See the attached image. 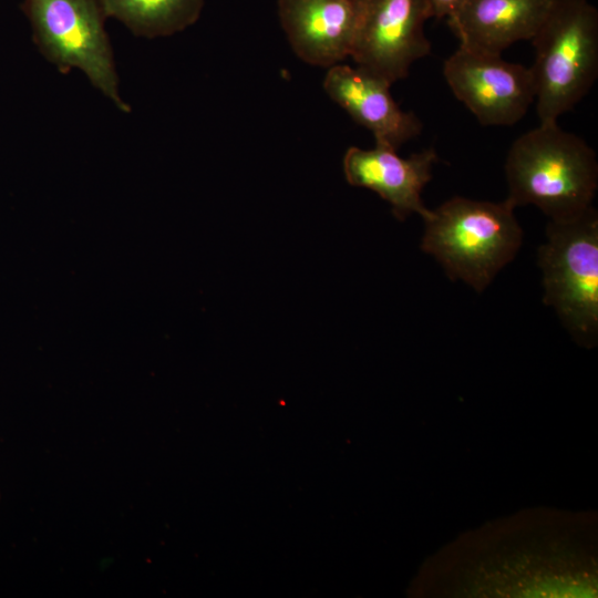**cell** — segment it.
<instances>
[{"mask_svg":"<svg viewBox=\"0 0 598 598\" xmlns=\"http://www.w3.org/2000/svg\"><path fill=\"white\" fill-rule=\"evenodd\" d=\"M0 497H1V494H0Z\"/></svg>","mask_w":598,"mask_h":598,"instance_id":"5bb4252c","label":"cell"},{"mask_svg":"<svg viewBox=\"0 0 598 598\" xmlns=\"http://www.w3.org/2000/svg\"><path fill=\"white\" fill-rule=\"evenodd\" d=\"M529 66L539 123L558 122L590 91L598 75V10L588 0H554L530 40Z\"/></svg>","mask_w":598,"mask_h":598,"instance_id":"3957f363","label":"cell"},{"mask_svg":"<svg viewBox=\"0 0 598 598\" xmlns=\"http://www.w3.org/2000/svg\"><path fill=\"white\" fill-rule=\"evenodd\" d=\"M432 18L445 19L451 18L466 0H427Z\"/></svg>","mask_w":598,"mask_h":598,"instance_id":"4fadbf2b","label":"cell"},{"mask_svg":"<svg viewBox=\"0 0 598 598\" xmlns=\"http://www.w3.org/2000/svg\"><path fill=\"white\" fill-rule=\"evenodd\" d=\"M443 76L455 97L485 126L517 123L535 101L529 66L508 62L502 54L458 45L444 61Z\"/></svg>","mask_w":598,"mask_h":598,"instance_id":"8992f818","label":"cell"},{"mask_svg":"<svg viewBox=\"0 0 598 598\" xmlns=\"http://www.w3.org/2000/svg\"><path fill=\"white\" fill-rule=\"evenodd\" d=\"M430 18L427 0H362L351 58L391 84L406 78L431 52L424 32Z\"/></svg>","mask_w":598,"mask_h":598,"instance_id":"52a82bcc","label":"cell"},{"mask_svg":"<svg viewBox=\"0 0 598 598\" xmlns=\"http://www.w3.org/2000/svg\"><path fill=\"white\" fill-rule=\"evenodd\" d=\"M554 0H466L446 20L460 45L502 54L512 44L532 40Z\"/></svg>","mask_w":598,"mask_h":598,"instance_id":"8fae6325","label":"cell"},{"mask_svg":"<svg viewBox=\"0 0 598 598\" xmlns=\"http://www.w3.org/2000/svg\"><path fill=\"white\" fill-rule=\"evenodd\" d=\"M107 17L135 35L153 39L185 30L198 19L204 0H102Z\"/></svg>","mask_w":598,"mask_h":598,"instance_id":"7c38bea8","label":"cell"},{"mask_svg":"<svg viewBox=\"0 0 598 598\" xmlns=\"http://www.w3.org/2000/svg\"><path fill=\"white\" fill-rule=\"evenodd\" d=\"M507 200L535 205L550 220H569L592 205L598 185L595 151L558 122L539 123L518 136L505 161Z\"/></svg>","mask_w":598,"mask_h":598,"instance_id":"6da1fadb","label":"cell"},{"mask_svg":"<svg viewBox=\"0 0 598 598\" xmlns=\"http://www.w3.org/2000/svg\"><path fill=\"white\" fill-rule=\"evenodd\" d=\"M22 10L34 43L50 63L63 74L81 70L120 111H131L118 92L102 0H24Z\"/></svg>","mask_w":598,"mask_h":598,"instance_id":"277c9868","label":"cell"},{"mask_svg":"<svg viewBox=\"0 0 598 598\" xmlns=\"http://www.w3.org/2000/svg\"><path fill=\"white\" fill-rule=\"evenodd\" d=\"M362 0H278L287 39L299 59L330 68L351 56Z\"/></svg>","mask_w":598,"mask_h":598,"instance_id":"30bf717a","label":"cell"},{"mask_svg":"<svg viewBox=\"0 0 598 598\" xmlns=\"http://www.w3.org/2000/svg\"><path fill=\"white\" fill-rule=\"evenodd\" d=\"M515 207L501 203L453 197L424 219L421 247L452 280L461 279L482 292L518 251L523 231Z\"/></svg>","mask_w":598,"mask_h":598,"instance_id":"7a4b0ae2","label":"cell"},{"mask_svg":"<svg viewBox=\"0 0 598 598\" xmlns=\"http://www.w3.org/2000/svg\"><path fill=\"white\" fill-rule=\"evenodd\" d=\"M544 302L573 332L590 337L598 329V216L591 206L580 216L547 226L539 247Z\"/></svg>","mask_w":598,"mask_h":598,"instance_id":"5b68a950","label":"cell"},{"mask_svg":"<svg viewBox=\"0 0 598 598\" xmlns=\"http://www.w3.org/2000/svg\"><path fill=\"white\" fill-rule=\"evenodd\" d=\"M322 84L334 103L372 133L375 144L399 150L422 132L420 118L393 99L392 84L364 68L332 65Z\"/></svg>","mask_w":598,"mask_h":598,"instance_id":"9c48e42d","label":"cell"},{"mask_svg":"<svg viewBox=\"0 0 598 598\" xmlns=\"http://www.w3.org/2000/svg\"><path fill=\"white\" fill-rule=\"evenodd\" d=\"M437 162L433 147L402 157L398 150L375 144L370 150L349 147L342 164L350 185L373 190L391 205L396 219L404 220L411 214L423 219L430 215L421 194L432 179V167Z\"/></svg>","mask_w":598,"mask_h":598,"instance_id":"ba28073f","label":"cell"}]
</instances>
